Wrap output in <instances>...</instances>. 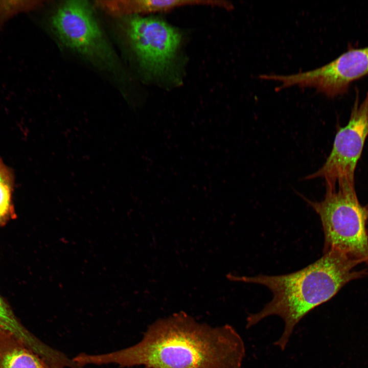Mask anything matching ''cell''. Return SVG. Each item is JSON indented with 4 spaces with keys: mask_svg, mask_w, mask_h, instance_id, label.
Returning a JSON list of instances; mask_svg holds the SVG:
<instances>
[{
    "mask_svg": "<svg viewBox=\"0 0 368 368\" xmlns=\"http://www.w3.org/2000/svg\"><path fill=\"white\" fill-rule=\"evenodd\" d=\"M245 348L232 326L212 327L184 314L152 324L137 343L101 354H85V365L145 368H242Z\"/></svg>",
    "mask_w": 368,
    "mask_h": 368,
    "instance_id": "6da1fadb",
    "label": "cell"
},
{
    "mask_svg": "<svg viewBox=\"0 0 368 368\" xmlns=\"http://www.w3.org/2000/svg\"><path fill=\"white\" fill-rule=\"evenodd\" d=\"M361 263L341 251L330 250L314 263L292 273L233 275L230 278L262 285L271 291V300L259 312L248 316L246 327L250 328L268 316H279L284 321V329L274 344L284 350L295 327L305 315L331 299L349 282L368 274L367 269H355Z\"/></svg>",
    "mask_w": 368,
    "mask_h": 368,
    "instance_id": "7a4b0ae2",
    "label": "cell"
},
{
    "mask_svg": "<svg viewBox=\"0 0 368 368\" xmlns=\"http://www.w3.org/2000/svg\"><path fill=\"white\" fill-rule=\"evenodd\" d=\"M302 196L320 217L324 253L338 250L368 264V207L359 201L355 185L346 183L326 190L319 202Z\"/></svg>",
    "mask_w": 368,
    "mask_h": 368,
    "instance_id": "3957f363",
    "label": "cell"
},
{
    "mask_svg": "<svg viewBox=\"0 0 368 368\" xmlns=\"http://www.w3.org/2000/svg\"><path fill=\"white\" fill-rule=\"evenodd\" d=\"M51 22L58 38L67 48L106 69L114 71L118 67L116 55L87 2H64Z\"/></svg>",
    "mask_w": 368,
    "mask_h": 368,
    "instance_id": "277c9868",
    "label": "cell"
},
{
    "mask_svg": "<svg viewBox=\"0 0 368 368\" xmlns=\"http://www.w3.org/2000/svg\"><path fill=\"white\" fill-rule=\"evenodd\" d=\"M124 32L140 67L152 77L163 78L173 68L181 42L178 30L155 17L127 16Z\"/></svg>",
    "mask_w": 368,
    "mask_h": 368,
    "instance_id": "5b68a950",
    "label": "cell"
},
{
    "mask_svg": "<svg viewBox=\"0 0 368 368\" xmlns=\"http://www.w3.org/2000/svg\"><path fill=\"white\" fill-rule=\"evenodd\" d=\"M367 136L368 92L361 101L357 95L349 122L338 130L326 162L305 179L323 178L327 190L344 183L355 184V172Z\"/></svg>",
    "mask_w": 368,
    "mask_h": 368,
    "instance_id": "8992f818",
    "label": "cell"
},
{
    "mask_svg": "<svg viewBox=\"0 0 368 368\" xmlns=\"http://www.w3.org/2000/svg\"><path fill=\"white\" fill-rule=\"evenodd\" d=\"M368 75V46L351 48L315 70L281 78L282 86L314 87L329 98L348 93L350 85Z\"/></svg>",
    "mask_w": 368,
    "mask_h": 368,
    "instance_id": "52a82bcc",
    "label": "cell"
},
{
    "mask_svg": "<svg viewBox=\"0 0 368 368\" xmlns=\"http://www.w3.org/2000/svg\"><path fill=\"white\" fill-rule=\"evenodd\" d=\"M0 331L15 337L38 354H42L46 349V344L37 339L22 325L10 306L1 295Z\"/></svg>",
    "mask_w": 368,
    "mask_h": 368,
    "instance_id": "ba28073f",
    "label": "cell"
},
{
    "mask_svg": "<svg viewBox=\"0 0 368 368\" xmlns=\"http://www.w3.org/2000/svg\"><path fill=\"white\" fill-rule=\"evenodd\" d=\"M14 185L13 170L0 157V227L17 217L13 202Z\"/></svg>",
    "mask_w": 368,
    "mask_h": 368,
    "instance_id": "9c48e42d",
    "label": "cell"
},
{
    "mask_svg": "<svg viewBox=\"0 0 368 368\" xmlns=\"http://www.w3.org/2000/svg\"><path fill=\"white\" fill-rule=\"evenodd\" d=\"M33 2L26 1H0V29L15 15L31 8Z\"/></svg>",
    "mask_w": 368,
    "mask_h": 368,
    "instance_id": "30bf717a",
    "label": "cell"
},
{
    "mask_svg": "<svg viewBox=\"0 0 368 368\" xmlns=\"http://www.w3.org/2000/svg\"><path fill=\"white\" fill-rule=\"evenodd\" d=\"M193 1L173 0H147L136 2L135 8L149 12H162L185 5L191 4Z\"/></svg>",
    "mask_w": 368,
    "mask_h": 368,
    "instance_id": "8fae6325",
    "label": "cell"
},
{
    "mask_svg": "<svg viewBox=\"0 0 368 368\" xmlns=\"http://www.w3.org/2000/svg\"><path fill=\"white\" fill-rule=\"evenodd\" d=\"M78 356H77V357H78ZM81 366H82V365H81Z\"/></svg>",
    "mask_w": 368,
    "mask_h": 368,
    "instance_id": "7c38bea8",
    "label": "cell"
}]
</instances>
